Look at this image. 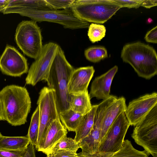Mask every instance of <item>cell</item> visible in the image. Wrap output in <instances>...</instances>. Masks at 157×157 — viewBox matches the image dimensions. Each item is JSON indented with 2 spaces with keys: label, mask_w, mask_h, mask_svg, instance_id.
Segmentation results:
<instances>
[{
  "label": "cell",
  "mask_w": 157,
  "mask_h": 157,
  "mask_svg": "<svg viewBox=\"0 0 157 157\" xmlns=\"http://www.w3.org/2000/svg\"><path fill=\"white\" fill-rule=\"evenodd\" d=\"M3 136L2 135L0 132V139Z\"/></svg>",
  "instance_id": "cell-37"
},
{
  "label": "cell",
  "mask_w": 157,
  "mask_h": 157,
  "mask_svg": "<svg viewBox=\"0 0 157 157\" xmlns=\"http://www.w3.org/2000/svg\"><path fill=\"white\" fill-rule=\"evenodd\" d=\"M144 39L147 42L157 44V26H155L148 31L146 33Z\"/></svg>",
  "instance_id": "cell-32"
},
{
  "label": "cell",
  "mask_w": 157,
  "mask_h": 157,
  "mask_svg": "<svg viewBox=\"0 0 157 157\" xmlns=\"http://www.w3.org/2000/svg\"><path fill=\"white\" fill-rule=\"evenodd\" d=\"M47 157H81L75 153L66 150H60L54 153L47 155Z\"/></svg>",
  "instance_id": "cell-31"
},
{
  "label": "cell",
  "mask_w": 157,
  "mask_h": 157,
  "mask_svg": "<svg viewBox=\"0 0 157 157\" xmlns=\"http://www.w3.org/2000/svg\"><path fill=\"white\" fill-rule=\"evenodd\" d=\"M39 128V107L38 105L33 114L27 135L30 144L35 147L37 145Z\"/></svg>",
  "instance_id": "cell-23"
},
{
  "label": "cell",
  "mask_w": 157,
  "mask_h": 157,
  "mask_svg": "<svg viewBox=\"0 0 157 157\" xmlns=\"http://www.w3.org/2000/svg\"><path fill=\"white\" fill-rule=\"evenodd\" d=\"M123 61L129 64L140 77L149 79L157 74V55L153 47L140 42L128 44L121 53Z\"/></svg>",
  "instance_id": "cell-4"
},
{
  "label": "cell",
  "mask_w": 157,
  "mask_h": 157,
  "mask_svg": "<svg viewBox=\"0 0 157 157\" xmlns=\"http://www.w3.org/2000/svg\"><path fill=\"white\" fill-rule=\"evenodd\" d=\"M98 105H92L91 110L83 115L81 122L75 132L74 139L79 143L87 136L92 130L94 124V118Z\"/></svg>",
  "instance_id": "cell-18"
},
{
  "label": "cell",
  "mask_w": 157,
  "mask_h": 157,
  "mask_svg": "<svg viewBox=\"0 0 157 157\" xmlns=\"http://www.w3.org/2000/svg\"><path fill=\"white\" fill-rule=\"evenodd\" d=\"M126 108V100L123 97L118 98L108 108L102 122L100 144L113 123L122 113L125 111Z\"/></svg>",
  "instance_id": "cell-17"
},
{
  "label": "cell",
  "mask_w": 157,
  "mask_h": 157,
  "mask_svg": "<svg viewBox=\"0 0 157 157\" xmlns=\"http://www.w3.org/2000/svg\"><path fill=\"white\" fill-rule=\"evenodd\" d=\"M0 121H5L2 107L0 100Z\"/></svg>",
  "instance_id": "cell-36"
},
{
  "label": "cell",
  "mask_w": 157,
  "mask_h": 157,
  "mask_svg": "<svg viewBox=\"0 0 157 157\" xmlns=\"http://www.w3.org/2000/svg\"><path fill=\"white\" fill-rule=\"evenodd\" d=\"M70 95L69 109L82 115L91 110L92 105L88 91L79 94Z\"/></svg>",
  "instance_id": "cell-19"
},
{
  "label": "cell",
  "mask_w": 157,
  "mask_h": 157,
  "mask_svg": "<svg viewBox=\"0 0 157 157\" xmlns=\"http://www.w3.org/2000/svg\"><path fill=\"white\" fill-rule=\"evenodd\" d=\"M75 0H45L53 10L69 9Z\"/></svg>",
  "instance_id": "cell-28"
},
{
  "label": "cell",
  "mask_w": 157,
  "mask_h": 157,
  "mask_svg": "<svg viewBox=\"0 0 157 157\" xmlns=\"http://www.w3.org/2000/svg\"><path fill=\"white\" fill-rule=\"evenodd\" d=\"M149 155L144 150L140 151L135 149L131 141L126 140L120 149L110 157H148Z\"/></svg>",
  "instance_id": "cell-22"
},
{
  "label": "cell",
  "mask_w": 157,
  "mask_h": 157,
  "mask_svg": "<svg viewBox=\"0 0 157 157\" xmlns=\"http://www.w3.org/2000/svg\"><path fill=\"white\" fill-rule=\"evenodd\" d=\"M37 104L39 107V128L36 149L44 139L48 128L55 120L59 119L54 90L48 87L39 93Z\"/></svg>",
  "instance_id": "cell-11"
},
{
  "label": "cell",
  "mask_w": 157,
  "mask_h": 157,
  "mask_svg": "<svg viewBox=\"0 0 157 157\" xmlns=\"http://www.w3.org/2000/svg\"><path fill=\"white\" fill-rule=\"evenodd\" d=\"M122 7L112 0H75L70 7L79 19L103 24Z\"/></svg>",
  "instance_id": "cell-5"
},
{
  "label": "cell",
  "mask_w": 157,
  "mask_h": 157,
  "mask_svg": "<svg viewBox=\"0 0 157 157\" xmlns=\"http://www.w3.org/2000/svg\"><path fill=\"white\" fill-rule=\"evenodd\" d=\"M9 4L16 6L39 10H53L45 0H10Z\"/></svg>",
  "instance_id": "cell-24"
},
{
  "label": "cell",
  "mask_w": 157,
  "mask_h": 157,
  "mask_svg": "<svg viewBox=\"0 0 157 157\" xmlns=\"http://www.w3.org/2000/svg\"><path fill=\"white\" fill-rule=\"evenodd\" d=\"M84 55L88 61L93 63L99 62L108 57L107 50L102 46L89 48L84 51Z\"/></svg>",
  "instance_id": "cell-25"
},
{
  "label": "cell",
  "mask_w": 157,
  "mask_h": 157,
  "mask_svg": "<svg viewBox=\"0 0 157 157\" xmlns=\"http://www.w3.org/2000/svg\"><path fill=\"white\" fill-rule=\"evenodd\" d=\"M59 119L55 120L50 125L44 139L36 149L47 155L51 154V151L56 144L67 134Z\"/></svg>",
  "instance_id": "cell-16"
},
{
  "label": "cell",
  "mask_w": 157,
  "mask_h": 157,
  "mask_svg": "<svg viewBox=\"0 0 157 157\" xmlns=\"http://www.w3.org/2000/svg\"><path fill=\"white\" fill-rule=\"evenodd\" d=\"M2 12L4 14L18 13L36 22L56 23L64 28L71 29L87 28L90 25V23L78 18L70 8L61 10H39L21 7L8 4Z\"/></svg>",
  "instance_id": "cell-3"
},
{
  "label": "cell",
  "mask_w": 157,
  "mask_h": 157,
  "mask_svg": "<svg viewBox=\"0 0 157 157\" xmlns=\"http://www.w3.org/2000/svg\"><path fill=\"white\" fill-rule=\"evenodd\" d=\"M118 70V67L115 65L106 72L94 78L89 94L90 99L95 97L98 100H104L110 96L112 82Z\"/></svg>",
  "instance_id": "cell-15"
},
{
  "label": "cell",
  "mask_w": 157,
  "mask_h": 157,
  "mask_svg": "<svg viewBox=\"0 0 157 157\" xmlns=\"http://www.w3.org/2000/svg\"><path fill=\"white\" fill-rule=\"evenodd\" d=\"M59 119L69 131L75 132L83 115L69 109L59 113Z\"/></svg>",
  "instance_id": "cell-21"
},
{
  "label": "cell",
  "mask_w": 157,
  "mask_h": 157,
  "mask_svg": "<svg viewBox=\"0 0 157 157\" xmlns=\"http://www.w3.org/2000/svg\"><path fill=\"white\" fill-rule=\"evenodd\" d=\"M10 0H0V12H2L7 5Z\"/></svg>",
  "instance_id": "cell-35"
},
{
  "label": "cell",
  "mask_w": 157,
  "mask_h": 157,
  "mask_svg": "<svg viewBox=\"0 0 157 157\" xmlns=\"http://www.w3.org/2000/svg\"><path fill=\"white\" fill-rule=\"evenodd\" d=\"M23 157H36L34 145L30 144L26 149Z\"/></svg>",
  "instance_id": "cell-33"
},
{
  "label": "cell",
  "mask_w": 157,
  "mask_h": 157,
  "mask_svg": "<svg viewBox=\"0 0 157 157\" xmlns=\"http://www.w3.org/2000/svg\"><path fill=\"white\" fill-rule=\"evenodd\" d=\"M15 40L23 53L30 58L35 59L41 52L43 46L41 30L34 21H23L20 23Z\"/></svg>",
  "instance_id": "cell-6"
},
{
  "label": "cell",
  "mask_w": 157,
  "mask_h": 157,
  "mask_svg": "<svg viewBox=\"0 0 157 157\" xmlns=\"http://www.w3.org/2000/svg\"><path fill=\"white\" fill-rule=\"evenodd\" d=\"M95 70L93 66L80 67L72 72L68 86L69 95L78 94L88 91Z\"/></svg>",
  "instance_id": "cell-14"
},
{
  "label": "cell",
  "mask_w": 157,
  "mask_h": 157,
  "mask_svg": "<svg viewBox=\"0 0 157 157\" xmlns=\"http://www.w3.org/2000/svg\"><path fill=\"white\" fill-rule=\"evenodd\" d=\"M157 5V0H144L141 6L146 8H150L156 6Z\"/></svg>",
  "instance_id": "cell-34"
},
{
  "label": "cell",
  "mask_w": 157,
  "mask_h": 157,
  "mask_svg": "<svg viewBox=\"0 0 157 157\" xmlns=\"http://www.w3.org/2000/svg\"><path fill=\"white\" fill-rule=\"evenodd\" d=\"M105 26L100 24L92 23L88 27V36L93 43L100 41L104 38L106 33Z\"/></svg>",
  "instance_id": "cell-27"
},
{
  "label": "cell",
  "mask_w": 157,
  "mask_h": 157,
  "mask_svg": "<svg viewBox=\"0 0 157 157\" xmlns=\"http://www.w3.org/2000/svg\"><path fill=\"white\" fill-rule=\"evenodd\" d=\"M0 100L5 120L13 126L27 122L31 102L25 87L14 85L6 86L0 91Z\"/></svg>",
  "instance_id": "cell-1"
},
{
  "label": "cell",
  "mask_w": 157,
  "mask_h": 157,
  "mask_svg": "<svg viewBox=\"0 0 157 157\" xmlns=\"http://www.w3.org/2000/svg\"><path fill=\"white\" fill-rule=\"evenodd\" d=\"M30 144L27 135L17 137L3 136L0 139V150H25Z\"/></svg>",
  "instance_id": "cell-20"
},
{
  "label": "cell",
  "mask_w": 157,
  "mask_h": 157,
  "mask_svg": "<svg viewBox=\"0 0 157 157\" xmlns=\"http://www.w3.org/2000/svg\"><path fill=\"white\" fill-rule=\"evenodd\" d=\"M79 148L78 144L75 142L74 139L68 137L66 136L53 148L51 154L54 153L60 150H66L77 153Z\"/></svg>",
  "instance_id": "cell-26"
},
{
  "label": "cell",
  "mask_w": 157,
  "mask_h": 157,
  "mask_svg": "<svg viewBox=\"0 0 157 157\" xmlns=\"http://www.w3.org/2000/svg\"><path fill=\"white\" fill-rule=\"evenodd\" d=\"M122 7L137 8L141 6L144 0H112Z\"/></svg>",
  "instance_id": "cell-29"
},
{
  "label": "cell",
  "mask_w": 157,
  "mask_h": 157,
  "mask_svg": "<svg viewBox=\"0 0 157 157\" xmlns=\"http://www.w3.org/2000/svg\"><path fill=\"white\" fill-rule=\"evenodd\" d=\"M0 70L4 74L20 77L28 72L27 59L14 47L7 45L0 57Z\"/></svg>",
  "instance_id": "cell-12"
},
{
  "label": "cell",
  "mask_w": 157,
  "mask_h": 157,
  "mask_svg": "<svg viewBox=\"0 0 157 157\" xmlns=\"http://www.w3.org/2000/svg\"><path fill=\"white\" fill-rule=\"evenodd\" d=\"M131 136L149 155L157 157V105L135 126Z\"/></svg>",
  "instance_id": "cell-7"
},
{
  "label": "cell",
  "mask_w": 157,
  "mask_h": 157,
  "mask_svg": "<svg viewBox=\"0 0 157 157\" xmlns=\"http://www.w3.org/2000/svg\"><path fill=\"white\" fill-rule=\"evenodd\" d=\"M110 95L98 104L96 109L93 126L88 136L78 143L82 151L78 154L81 157H93L98 152L100 144L101 127L103 117L108 108L117 99Z\"/></svg>",
  "instance_id": "cell-8"
},
{
  "label": "cell",
  "mask_w": 157,
  "mask_h": 157,
  "mask_svg": "<svg viewBox=\"0 0 157 157\" xmlns=\"http://www.w3.org/2000/svg\"><path fill=\"white\" fill-rule=\"evenodd\" d=\"M156 105L157 93L155 92L144 95L130 102L124 112L130 125L136 126Z\"/></svg>",
  "instance_id": "cell-13"
},
{
  "label": "cell",
  "mask_w": 157,
  "mask_h": 157,
  "mask_svg": "<svg viewBox=\"0 0 157 157\" xmlns=\"http://www.w3.org/2000/svg\"><path fill=\"white\" fill-rule=\"evenodd\" d=\"M124 112L113 123L100 144L97 154L93 157H110L121 148L129 127Z\"/></svg>",
  "instance_id": "cell-9"
},
{
  "label": "cell",
  "mask_w": 157,
  "mask_h": 157,
  "mask_svg": "<svg viewBox=\"0 0 157 157\" xmlns=\"http://www.w3.org/2000/svg\"><path fill=\"white\" fill-rule=\"evenodd\" d=\"M25 151L0 150V157H23Z\"/></svg>",
  "instance_id": "cell-30"
},
{
  "label": "cell",
  "mask_w": 157,
  "mask_h": 157,
  "mask_svg": "<svg viewBox=\"0 0 157 157\" xmlns=\"http://www.w3.org/2000/svg\"><path fill=\"white\" fill-rule=\"evenodd\" d=\"M59 46L50 42L43 46L41 52L28 70L26 84L35 86L42 80L47 81L53 61Z\"/></svg>",
  "instance_id": "cell-10"
},
{
  "label": "cell",
  "mask_w": 157,
  "mask_h": 157,
  "mask_svg": "<svg viewBox=\"0 0 157 157\" xmlns=\"http://www.w3.org/2000/svg\"><path fill=\"white\" fill-rule=\"evenodd\" d=\"M75 69L67 59L59 47L53 61L47 82L48 87L54 91L59 113L69 109L70 95L68 86Z\"/></svg>",
  "instance_id": "cell-2"
}]
</instances>
